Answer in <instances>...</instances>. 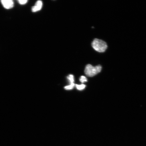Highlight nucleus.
I'll return each instance as SVG.
<instances>
[{
  "label": "nucleus",
  "instance_id": "nucleus-3",
  "mask_svg": "<svg viewBox=\"0 0 146 146\" xmlns=\"http://www.w3.org/2000/svg\"><path fill=\"white\" fill-rule=\"evenodd\" d=\"M1 4L4 8L7 9H12L14 6V3L12 0H1Z\"/></svg>",
  "mask_w": 146,
  "mask_h": 146
},
{
  "label": "nucleus",
  "instance_id": "nucleus-5",
  "mask_svg": "<svg viewBox=\"0 0 146 146\" xmlns=\"http://www.w3.org/2000/svg\"><path fill=\"white\" fill-rule=\"evenodd\" d=\"M76 88H77L78 90H83V89L85 88L86 87V85L83 84L80 85L76 84Z\"/></svg>",
  "mask_w": 146,
  "mask_h": 146
},
{
  "label": "nucleus",
  "instance_id": "nucleus-1",
  "mask_svg": "<svg viewBox=\"0 0 146 146\" xmlns=\"http://www.w3.org/2000/svg\"><path fill=\"white\" fill-rule=\"evenodd\" d=\"M102 69V67L100 65L93 66L91 64H88L85 67V73L88 76L93 77L101 72Z\"/></svg>",
  "mask_w": 146,
  "mask_h": 146
},
{
  "label": "nucleus",
  "instance_id": "nucleus-2",
  "mask_svg": "<svg viewBox=\"0 0 146 146\" xmlns=\"http://www.w3.org/2000/svg\"><path fill=\"white\" fill-rule=\"evenodd\" d=\"M92 46L94 50L100 52H105L108 47L106 42L98 39L94 40L92 43Z\"/></svg>",
  "mask_w": 146,
  "mask_h": 146
},
{
  "label": "nucleus",
  "instance_id": "nucleus-9",
  "mask_svg": "<svg viewBox=\"0 0 146 146\" xmlns=\"http://www.w3.org/2000/svg\"><path fill=\"white\" fill-rule=\"evenodd\" d=\"M18 1L20 5H24L26 4L28 1L27 0H18Z\"/></svg>",
  "mask_w": 146,
  "mask_h": 146
},
{
  "label": "nucleus",
  "instance_id": "nucleus-4",
  "mask_svg": "<svg viewBox=\"0 0 146 146\" xmlns=\"http://www.w3.org/2000/svg\"><path fill=\"white\" fill-rule=\"evenodd\" d=\"M43 6V3L41 1L36 2L35 5L32 7V11L33 12H36L40 10Z\"/></svg>",
  "mask_w": 146,
  "mask_h": 146
},
{
  "label": "nucleus",
  "instance_id": "nucleus-8",
  "mask_svg": "<svg viewBox=\"0 0 146 146\" xmlns=\"http://www.w3.org/2000/svg\"><path fill=\"white\" fill-rule=\"evenodd\" d=\"M80 81L82 83H84L85 82L87 81V78L85 76H82L80 78Z\"/></svg>",
  "mask_w": 146,
  "mask_h": 146
},
{
  "label": "nucleus",
  "instance_id": "nucleus-6",
  "mask_svg": "<svg viewBox=\"0 0 146 146\" xmlns=\"http://www.w3.org/2000/svg\"><path fill=\"white\" fill-rule=\"evenodd\" d=\"M70 83V84L74 83V76L72 74L69 75L67 77Z\"/></svg>",
  "mask_w": 146,
  "mask_h": 146
},
{
  "label": "nucleus",
  "instance_id": "nucleus-7",
  "mask_svg": "<svg viewBox=\"0 0 146 146\" xmlns=\"http://www.w3.org/2000/svg\"><path fill=\"white\" fill-rule=\"evenodd\" d=\"M74 85L75 84L74 83L70 84V85L65 86L64 87V88L66 90H71V89H72L73 88H74Z\"/></svg>",
  "mask_w": 146,
  "mask_h": 146
}]
</instances>
